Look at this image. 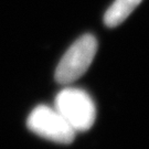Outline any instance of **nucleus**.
<instances>
[{"label":"nucleus","mask_w":149,"mask_h":149,"mask_svg":"<svg viewBox=\"0 0 149 149\" xmlns=\"http://www.w3.org/2000/svg\"><path fill=\"white\" fill-rule=\"evenodd\" d=\"M27 126L36 135L56 144H71L75 130L55 108L39 105L29 115Z\"/></svg>","instance_id":"nucleus-3"},{"label":"nucleus","mask_w":149,"mask_h":149,"mask_svg":"<svg viewBox=\"0 0 149 149\" xmlns=\"http://www.w3.org/2000/svg\"><path fill=\"white\" fill-rule=\"evenodd\" d=\"M54 108L69 123L75 133L88 130L95 123V104L88 93L81 88L66 87L60 91L55 97Z\"/></svg>","instance_id":"nucleus-1"},{"label":"nucleus","mask_w":149,"mask_h":149,"mask_svg":"<svg viewBox=\"0 0 149 149\" xmlns=\"http://www.w3.org/2000/svg\"><path fill=\"white\" fill-rule=\"evenodd\" d=\"M141 1L143 0H115L105 12V24L108 28H115L122 24Z\"/></svg>","instance_id":"nucleus-4"},{"label":"nucleus","mask_w":149,"mask_h":149,"mask_svg":"<svg viewBox=\"0 0 149 149\" xmlns=\"http://www.w3.org/2000/svg\"><path fill=\"white\" fill-rule=\"evenodd\" d=\"M97 52L96 38L86 33L79 38L64 53L56 66L54 77L59 84H71L88 70Z\"/></svg>","instance_id":"nucleus-2"}]
</instances>
